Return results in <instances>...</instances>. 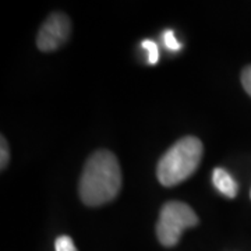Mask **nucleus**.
Here are the masks:
<instances>
[{
    "label": "nucleus",
    "mask_w": 251,
    "mask_h": 251,
    "mask_svg": "<svg viewBox=\"0 0 251 251\" xmlns=\"http://www.w3.org/2000/svg\"><path fill=\"white\" fill-rule=\"evenodd\" d=\"M122 188V169L117 158L99 150L87 159L80 179V198L84 204L99 206L115 200Z\"/></svg>",
    "instance_id": "nucleus-1"
},
{
    "label": "nucleus",
    "mask_w": 251,
    "mask_h": 251,
    "mask_svg": "<svg viewBox=\"0 0 251 251\" xmlns=\"http://www.w3.org/2000/svg\"><path fill=\"white\" fill-rule=\"evenodd\" d=\"M204 147L197 137H184L173 144L156 168L159 183L166 187L177 186L188 179L200 166Z\"/></svg>",
    "instance_id": "nucleus-2"
},
{
    "label": "nucleus",
    "mask_w": 251,
    "mask_h": 251,
    "mask_svg": "<svg viewBox=\"0 0 251 251\" xmlns=\"http://www.w3.org/2000/svg\"><path fill=\"white\" fill-rule=\"evenodd\" d=\"M198 224L197 214L191 206L181 201H169L162 206L156 224V236L162 246L173 247L180 240L181 233Z\"/></svg>",
    "instance_id": "nucleus-3"
},
{
    "label": "nucleus",
    "mask_w": 251,
    "mask_h": 251,
    "mask_svg": "<svg viewBox=\"0 0 251 251\" xmlns=\"http://www.w3.org/2000/svg\"><path fill=\"white\" fill-rule=\"evenodd\" d=\"M72 34V23L63 13H53L46 18L36 36V46L42 52H53L63 46Z\"/></svg>",
    "instance_id": "nucleus-4"
},
{
    "label": "nucleus",
    "mask_w": 251,
    "mask_h": 251,
    "mask_svg": "<svg viewBox=\"0 0 251 251\" xmlns=\"http://www.w3.org/2000/svg\"><path fill=\"white\" fill-rule=\"evenodd\" d=\"M212 181H214V186L216 187V190L221 191L225 197L234 198L237 196L239 186H237L236 180L225 169L216 168L212 173Z\"/></svg>",
    "instance_id": "nucleus-5"
},
{
    "label": "nucleus",
    "mask_w": 251,
    "mask_h": 251,
    "mask_svg": "<svg viewBox=\"0 0 251 251\" xmlns=\"http://www.w3.org/2000/svg\"><path fill=\"white\" fill-rule=\"evenodd\" d=\"M54 249H56V251H78L74 242H73V239L69 236L57 237L56 243H54Z\"/></svg>",
    "instance_id": "nucleus-6"
},
{
    "label": "nucleus",
    "mask_w": 251,
    "mask_h": 251,
    "mask_svg": "<svg viewBox=\"0 0 251 251\" xmlns=\"http://www.w3.org/2000/svg\"><path fill=\"white\" fill-rule=\"evenodd\" d=\"M143 48L148 52V63L150 64H156L158 62V57H159V52H158V45L151 41V39H147L143 42Z\"/></svg>",
    "instance_id": "nucleus-7"
},
{
    "label": "nucleus",
    "mask_w": 251,
    "mask_h": 251,
    "mask_svg": "<svg viewBox=\"0 0 251 251\" xmlns=\"http://www.w3.org/2000/svg\"><path fill=\"white\" fill-rule=\"evenodd\" d=\"M163 41H165L166 48H169L171 50H179V49H181V44L176 39V35H175V31H173V29L165 31V34H163Z\"/></svg>",
    "instance_id": "nucleus-8"
},
{
    "label": "nucleus",
    "mask_w": 251,
    "mask_h": 251,
    "mask_svg": "<svg viewBox=\"0 0 251 251\" xmlns=\"http://www.w3.org/2000/svg\"><path fill=\"white\" fill-rule=\"evenodd\" d=\"M0 153H1V158H0V165H1V171L6 169V166L9 165L10 161V151H9V144L6 141V138L1 135V148H0Z\"/></svg>",
    "instance_id": "nucleus-9"
},
{
    "label": "nucleus",
    "mask_w": 251,
    "mask_h": 251,
    "mask_svg": "<svg viewBox=\"0 0 251 251\" xmlns=\"http://www.w3.org/2000/svg\"><path fill=\"white\" fill-rule=\"evenodd\" d=\"M242 84L243 88L251 97V66H247L242 72Z\"/></svg>",
    "instance_id": "nucleus-10"
},
{
    "label": "nucleus",
    "mask_w": 251,
    "mask_h": 251,
    "mask_svg": "<svg viewBox=\"0 0 251 251\" xmlns=\"http://www.w3.org/2000/svg\"><path fill=\"white\" fill-rule=\"evenodd\" d=\"M250 197H251V193H250Z\"/></svg>",
    "instance_id": "nucleus-11"
}]
</instances>
